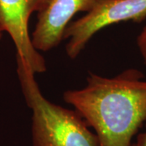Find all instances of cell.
Returning <instances> with one entry per match:
<instances>
[{"label": "cell", "instance_id": "7", "mask_svg": "<svg viewBox=\"0 0 146 146\" xmlns=\"http://www.w3.org/2000/svg\"><path fill=\"white\" fill-rule=\"evenodd\" d=\"M131 146H146V123L145 125V131L137 134L136 142L132 143Z\"/></svg>", "mask_w": 146, "mask_h": 146}, {"label": "cell", "instance_id": "8", "mask_svg": "<svg viewBox=\"0 0 146 146\" xmlns=\"http://www.w3.org/2000/svg\"><path fill=\"white\" fill-rule=\"evenodd\" d=\"M2 37H3V33H0V41L2 39Z\"/></svg>", "mask_w": 146, "mask_h": 146}, {"label": "cell", "instance_id": "5", "mask_svg": "<svg viewBox=\"0 0 146 146\" xmlns=\"http://www.w3.org/2000/svg\"><path fill=\"white\" fill-rule=\"evenodd\" d=\"M98 0H50L46 7L37 13L32 43L37 51L47 52L63 40V33L74 16L89 12Z\"/></svg>", "mask_w": 146, "mask_h": 146}, {"label": "cell", "instance_id": "1", "mask_svg": "<svg viewBox=\"0 0 146 146\" xmlns=\"http://www.w3.org/2000/svg\"><path fill=\"white\" fill-rule=\"evenodd\" d=\"M87 84L63 93L66 103L94 129L100 146H131L146 123V80L135 68L108 78L89 72Z\"/></svg>", "mask_w": 146, "mask_h": 146}, {"label": "cell", "instance_id": "2", "mask_svg": "<svg viewBox=\"0 0 146 146\" xmlns=\"http://www.w3.org/2000/svg\"><path fill=\"white\" fill-rule=\"evenodd\" d=\"M16 64L22 94L32 111L33 146H100L96 133L75 110L50 102L31 68L18 57Z\"/></svg>", "mask_w": 146, "mask_h": 146}, {"label": "cell", "instance_id": "6", "mask_svg": "<svg viewBox=\"0 0 146 146\" xmlns=\"http://www.w3.org/2000/svg\"><path fill=\"white\" fill-rule=\"evenodd\" d=\"M136 46L143 58L144 63L146 65V25L143 27L141 33L136 37Z\"/></svg>", "mask_w": 146, "mask_h": 146}, {"label": "cell", "instance_id": "4", "mask_svg": "<svg viewBox=\"0 0 146 146\" xmlns=\"http://www.w3.org/2000/svg\"><path fill=\"white\" fill-rule=\"evenodd\" d=\"M50 0H0V33H7L15 45L16 57L21 58L33 72L46 71V63L34 48L29 32L33 13L43 11Z\"/></svg>", "mask_w": 146, "mask_h": 146}, {"label": "cell", "instance_id": "3", "mask_svg": "<svg viewBox=\"0 0 146 146\" xmlns=\"http://www.w3.org/2000/svg\"><path fill=\"white\" fill-rule=\"evenodd\" d=\"M146 19V0H98L85 15L72 21L63 33L68 40L66 53L76 58L92 37L107 26L125 21L141 23Z\"/></svg>", "mask_w": 146, "mask_h": 146}]
</instances>
